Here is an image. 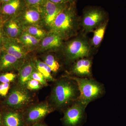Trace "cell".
<instances>
[{
    "instance_id": "34",
    "label": "cell",
    "mask_w": 126,
    "mask_h": 126,
    "mask_svg": "<svg viewBox=\"0 0 126 126\" xmlns=\"http://www.w3.org/2000/svg\"><path fill=\"white\" fill-rule=\"evenodd\" d=\"M1 48H0V55L1 52Z\"/></svg>"
},
{
    "instance_id": "16",
    "label": "cell",
    "mask_w": 126,
    "mask_h": 126,
    "mask_svg": "<svg viewBox=\"0 0 126 126\" xmlns=\"http://www.w3.org/2000/svg\"><path fill=\"white\" fill-rule=\"evenodd\" d=\"M52 109L47 103H42L33 107L28 112L27 120L30 122H35L44 117L51 112Z\"/></svg>"
},
{
    "instance_id": "6",
    "label": "cell",
    "mask_w": 126,
    "mask_h": 126,
    "mask_svg": "<svg viewBox=\"0 0 126 126\" xmlns=\"http://www.w3.org/2000/svg\"><path fill=\"white\" fill-rule=\"evenodd\" d=\"M89 53L90 48L87 43L79 39L69 43L65 49L66 56L69 59L72 60L87 57Z\"/></svg>"
},
{
    "instance_id": "7",
    "label": "cell",
    "mask_w": 126,
    "mask_h": 126,
    "mask_svg": "<svg viewBox=\"0 0 126 126\" xmlns=\"http://www.w3.org/2000/svg\"><path fill=\"white\" fill-rule=\"evenodd\" d=\"M17 16L23 27L32 25H38L43 19L39 6H26Z\"/></svg>"
},
{
    "instance_id": "5",
    "label": "cell",
    "mask_w": 126,
    "mask_h": 126,
    "mask_svg": "<svg viewBox=\"0 0 126 126\" xmlns=\"http://www.w3.org/2000/svg\"><path fill=\"white\" fill-rule=\"evenodd\" d=\"M69 3L57 4L45 0L39 6L45 25L51 27L56 16Z\"/></svg>"
},
{
    "instance_id": "3",
    "label": "cell",
    "mask_w": 126,
    "mask_h": 126,
    "mask_svg": "<svg viewBox=\"0 0 126 126\" xmlns=\"http://www.w3.org/2000/svg\"><path fill=\"white\" fill-rule=\"evenodd\" d=\"M76 12L74 2L70 3L56 16L50 31L64 36L70 33L74 26Z\"/></svg>"
},
{
    "instance_id": "31",
    "label": "cell",
    "mask_w": 126,
    "mask_h": 126,
    "mask_svg": "<svg viewBox=\"0 0 126 126\" xmlns=\"http://www.w3.org/2000/svg\"><path fill=\"white\" fill-rule=\"evenodd\" d=\"M11 0H0V4H4V3H7V2L10 1Z\"/></svg>"
},
{
    "instance_id": "10",
    "label": "cell",
    "mask_w": 126,
    "mask_h": 126,
    "mask_svg": "<svg viewBox=\"0 0 126 126\" xmlns=\"http://www.w3.org/2000/svg\"><path fill=\"white\" fill-rule=\"evenodd\" d=\"M25 6V1L22 0H11L0 5V16L4 21L11 17L18 15Z\"/></svg>"
},
{
    "instance_id": "14",
    "label": "cell",
    "mask_w": 126,
    "mask_h": 126,
    "mask_svg": "<svg viewBox=\"0 0 126 126\" xmlns=\"http://www.w3.org/2000/svg\"><path fill=\"white\" fill-rule=\"evenodd\" d=\"M81 58L74 64L72 69L73 74L77 77L90 78L92 77V61L87 59Z\"/></svg>"
},
{
    "instance_id": "2",
    "label": "cell",
    "mask_w": 126,
    "mask_h": 126,
    "mask_svg": "<svg viewBox=\"0 0 126 126\" xmlns=\"http://www.w3.org/2000/svg\"><path fill=\"white\" fill-rule=\"evenodd\" d=\"M69 78L76 82L78 87L79 94L77 100L87 106L103 94V86L94 79L76 77Z\"/></svg>"
},
{
    "instance_id": "20",
    "label": "cell",
    "mask_w": 126,
    "mask_h": 126,
    "mask_svg": "<svg viewBox=\"0 0 126 126\" xmlns=\"http://www.w3.org/2000/svg\"><path fill=\"white\" fill-rule=\"evenodd\" d=\"M34 62L36 70L43 75L46 80L54 81V79L51 75L52 70L46 64L39 60H36Z\"/></svg>"
},
{
    "instance_id": "24",
    "label": "cell",
    "mask_w": 126,
    "mask_h": 126,
    "mask_svg": "<svg viewBox=\"0 0 126 126\" xmlns=\"http://www.w3.org/2000/svg\"><path fill=\"white\" fill-rule=\"evenodd\" d=\"M35 79L40 83L43 86H47V80L43 74L37 70H35L32 75L31 79Z\"/></svg>"
},
{
    "instance_id": "15",
    "label": "cell",
    "mask_w": 126,
    "mask_h": 126,
    "mask_svg": "<svg viewBox=\"0 0 126 126\" xmlns=\"http://www.w3.org/2000/svg\"><path fill=\"white\" fill-rule=\"evenodd\" d=\"M63 38L60 35L50 31L41 40L39 44L41 49L46 50L59 48L62 45Z\"/></svg>"
},
{
    "instance_id": "27",
    "label": "cell",
    "mask_w": 126,
    "mask_h": 126,
    "mask_svg": "<svg viewBox=\"0 0 126 126\" xmlns=\"http://www.w3.org/2000/svg\"><path fill=\"white\" fill-rule=\"evenodd\" d=\"M45 0H25L26 6H38L44 3Z\"/></svg>"
},
{
    "instance_id": "18",
    "label": "cell",
    "mask_w": 126,
    "mask_h": 126,
    "mask_svg": "<svg viewBox=\"0 0 126 126\" xmlns=\"http://www.w3.org/2000/svg\"><path fill=\"white\" fill-rule=\"evenodd\" d=\"M18 39L26 49L27 48H31L36 47L39 44L41 41V40L36 38L24 31H23Z\"/></svg>"
},
{
    "instance_id": "23",
    "label": "cell",
    "mask_w": 126,
    "mask_h": 126,
    "mask_svg": "<svg viewBox=\"0 0 126 126\" xmlns=\"http://www.w3.org/2000/svg\"><path fill=\"white\" fill-rule=\"evenodd\" d=\"M44 63L50 68L52 72L55 73L58 72L60 67L58 62L52 55H48L46 56Z\"/></svg>"
},
{
    "instance_id": "21",
    "label": "cell",
    "mask_w": 126,
    "mask_h": 126,
    "mask_svg": "<svg viewBox=\"0 0 126 126\" xmlns=\"http://www.w3.org/2000/svg\"><path fill=\"white\" fill-rule=\"evenodd\" d=\"M4 121L6 126H21V120L20 115L16 112H9L5 115Z\"/></svg>"
},
{
    "instance_id": "9",
    "label": "cell",
    "mask_w": 126,
    "mask_h": 126,
    "mask_svg": "<svg viewBox=\"0 0 126 126\" xmlns=\"http://www.w3.org/2000/svg\"><path fill=\"white\" fill-rule=\"evenodd\" d=\"M31 97L30 94L24 87L14 89L9 95L6 103L15 108H19L29 103Z\"/></svg>"
},
{
    "instance_id": "36",
    "label": "cell",
    "mask_w": 126,
    "mask_h": 126,
    "mask_svg": "<svg viewBox=\"0 0 126 126\" xmlns=\"http://www.w3.org/2000/svg\"></svg>"
},
{
    "instance_id": "4",
    "label": "cell",
    "mask_w": 126,
    "mask_h": 126,
    "mask_svg": "<svg viewBox=\"0 0 126 126\" xmlns=\"http://www.w3.org/2000/svg\"><path fill=\"white\" fill-rule=\"evenodd\" d=\"M87 105L78 100L66 110L63 121L67 126H81L85 118V109Z\"/></svg>"
},
{
    "instance_id": "33",
    "label": "cell",
    "mask_w": 126,
    "mask_h": 126,
    "mask_svg": "<svg viewBox=\"0 0 126 126\" xmlns=\"http://www.w3.org/2000/svg\"><path fill=\"white\" fill-rule=\"evenodd\" d=\"M1 122V115L0 114V124Z\"/></svg>"
},
{
    "instance_id": "11",
    "label": "cell",
    "mask_w": 126,
    "mask_h": 126,
    "mask_svg": "<svg viewBox=\"0 0 126 126\" xmlns=\"http://www.w3.org/2000/svg\"><path fill=\"white\" fill-rule=\"evenodd\" d=\"M104 14L101 10L92 9L86 11L83 16V26L87 32L93 31L103 20Z\"/></svg>"
},
{
    "instance_id": "30",
    "label": "cell",
    "mask_w": 126,
    "mask_h": 126,
    "mask_svg": "<svg viewBox=\"0 0 126 126\" xmlns=\"http://www.w3.org/2000/svg\"><path fill=\"white\" fill-rule=\"evenodd\" d=\"M2 24L0 25V48H1L2 47L4 38L5 36L2 30Z\"/></svg>"
},
{
    "instance_id": "17",
    "label": "cell",
    "mask_w": 126,
    "mask_h": 126,
    "mask_svg": "<svg viewBox=\"0 0 126 126\" xmlns=\"http://www.w3.org/2000/svg\"><path fill=\"white\" fill-rule=\"evenodd\" d=\"M36 70L35 62L31 60L24 62L19 69V82L21 86H26L32 75Z\"/></svg>"
},
{
    "instance_id": "25",
    "label": "cell",
    "mask_w": 126,
    "mask_h": 126,
    "mask_svg": "<svg viewBox=\"0 0 126 126\" xmlns=\"http://www.w3.org/2000/svg\"><path fill=\"white\" fill-rule=\"evenodd\" d=\"M16 75L11 73H6L0 76V82L1 83H8L14 81L16 78Z\"/></svg>"
},
{
    "instance_id": "19",
    "label": "cell",
    "mask_w": 126,
    "mask_h": 126,
    "mask_svg": "<svg viewBox=\"0 0 126 126\" xmlns=\"http://www.w3.org/2000/svg\"><path fill=\"white\" fill-rule=\"evenodd\" d=\"M23 31L26 32L36 38L40 40L44 38L47 34L45 30L37 25H32L23 27Z\"/></svg>"
},
{
    "instance_id": "13",
    "label": "cell",
    "mask_w": 126,
    "mask_h": 126,
    "mask_svg": "<svg viewBox=\"0 0 126 126\" xmlns=\"http://www.w3.org/2000/svg\"><path fill=\"white\" fill-rule=\"evenodd\" d=\"M24 60L19 59L1 49L0 55V70L19 69L24 63Z\"/></svg>"
},
{
    "instance_id": "35",
    "label": "cell",
    "mask_w": 126,
    "mask_h": 126,
    "mask_svg": "<svg viewBox=\"0 0 126 126\" xmlns=\"http://www.w3.org/2000/svg\"><path fill=\"white\" fill-rule=\"evenodd\" d=\"M40 126V125H39V126Z\"/></svg>"
},
{
    "instance_id": "32",
    "label": "cell",
    "mask_w": 126,
    "mask_h": 126,
    "mask_svg": "<svg viewBox=\"0 0 126 126\" xmlns=\"http://www.w3.org/2000/svg\"><path fill=\"white\" fill-rule=\"evenodd\" d=\"M4 22V21L2 19V18H1V16H0V25L2 24Z\"/></svg>"
},
{
    "instance_id": "28",
    "label": "cell",
    "mask_w": 126,
    "mask_h": 126,
    "mask_svg": "<svg viewBox=\"0 0 126 126\" xmlns=\"http://www.w3.org/2000/svg\"><path fill=\"white\" fill-rule=\"evenodd\" d=\"M10 88V83H1L0 84V95L5 96L7 94Z\"/></svg>"
},
{
    "instance_id": "26",
    "label": "cell",
    "mask_w": 126,
    "mask_h": 126,
    "mask_svg": "<svg viewBox=\"0 0 126 126\" xmlns=\"http://www.w3.org/2000/svg\"><path fill=\"white\" fill-rule=\"evenodd\" d=\"M25 86L30 90H38L41 88V84L38 81L31 79L27 82Z\"/></svg>"
},
{
    "instance_id": "29",
    "label": "cell",
    "mask_w": 126,
    "mask_h": 126,
    "mask_svg": "<svg viewBox=\"0 0 126 126\" xmlns=\"http://www.w3.org/2000/svg\"><path fill=\"white\" fill-rule=\"evenodd\" d=\"M53 3L57 4H63V3H73L75 0H48Z\"/></svg>"
},
{
    "instance_id": "1",
    "label": "cell",
    "mask_w": 126,
    "mask_h": 126,
    "mask_svg": "<svg viewBox=\"0 0 126 126\" xmlns=\"http://www.w3.org/2000/svg\"><path fill=\"white\" fill-rule=\"evenodd\" d=\"M57 82L53 89L51 100L56 107L61 108L77 101L79 91L76 82L70 78Z\"/></svg>"
},
{
    "instance_id": "8",
    "label": "cell",
    "mask_w": 126,
    "mask_h": 126,
    "mask_svg": "<svg viewBox=\"0 0 126 126\" xmlns=\"http://www.w3.org/2000/svg\"><path fill=\"white\" fill-rule=\"evenodd\" d=\"M1 49L20 60H24L27 54L26 48L18 39L11 38L5 36Z\"/></svg>"
},
{
    "instance_id": "22",
    "label": "cell",
    "mask_w": 126,
    "mask_h": 126,
    "mask_svg": "<svg viewBox=\"0 0 126 126\" xmlns=\"http://www.w3.org/2000/svg\"><path fill=\"white\" fill-rule=\"evenodd\" d=\"M106 25V23H104L94 31L92 40V43L93 45L95 47L98 46L101 43L104 36Z\"/></svg>"
},
{
    "instance_id": "12",
    "label": "cell",
    "mask_w": 126,
    "mask_h": 126,
    "mask_svg": "<svg viewBox=\"0 0 126 126\" xmlns=\"http://www.w3.org/2000/svg\"><path fill=\"white\" fill-rule=\"evenodd\" d=\"M2 27L5 36L11 38L19 39L23 31V25L17 16L5 20Z\"/></svg>"
}]
</instances>
